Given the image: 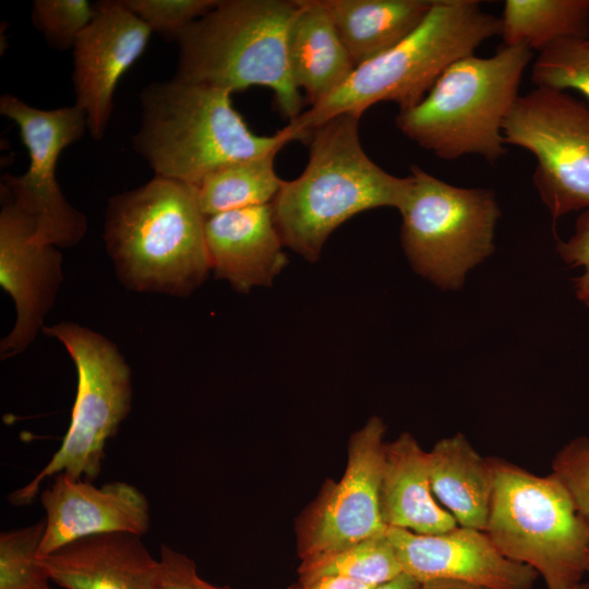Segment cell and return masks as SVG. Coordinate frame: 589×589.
I'll list each match as a JSON object with an SVG mask.
<instances>
[{"label":"cell","mask_w":589,"mask_h":589,"mask_svg":"<svg viewBox=\"0 0 589 589\" xmlns=\"http://www.w3.org/2000/svg\"><path fill=\"white\" fill-rule=\"evenodd\" d=\"M359 118L340 115L310 131L302 173L284 180L272 202L285 247L309 262L320 259L333 231L361 212L402 207L410 177H396L364 152Z\"/></svg>","instance_id":"cell-1"},{"label":"cell","mask_w":589,"mask_h":589,"mask_svg":"<svg viewBox=\"0 0 589 589\" xmlns=\"http://www.w3.org/2000/svg\"><path fill=\"white\" fill-rule=\"evenodd\" d=\"M197 188L154 176L108 199L104 241L129 289L187 297L211 268Z\"/></svg>","instance_id":"cell-2"},{"label":"cell","mask_w":589,"mask_h":589,"mask_svg":"<svg viewBox=\"0 0 589 589\" xmlns=\"http://www.w3.org/2000/svg\"><path fill=\"white\" fill-rule=\"evenodd\" d=\"M226 89L173 76L141 93V125L133 147L155 176L197 187L227 164L280 151L296 141L286 125L273 135L252 132Z\"/></svg>","instance_id":"cell-3"},{"label":"cell","mask_w":589,"mask_h":589,"mask_svg":"<svg viewBox=\"0 0 589 589\" xmlns=\"http://www.w3.org/2000/svg\"><path fill=\"white\" fill-rule=\"evenodd\" d=\"M501 19L477 0H434L423 22L402 41L362 63L332 94L289 121L297 141L340 115L360 119L372 105L392 101L399 111L418 105L455 61L501 35Z\"/></svg>","instance_id":"cell-4"},{"label":"cell","mask_w":589,"mask_h":589,"mask_svg":"<svg viewBox=\"0 0 589 589\" xmlns=\"http://www.w3.org/2000/svg\"><path fill=\"white\" fill-rule=\"evenodd\" d=\"M299 0H219L178 37L176 77L233 94L273 91L281 115L296 119L302 98L288 61V38Z\"/></svg>","instance_id":"cell-5"},{"label":"cell","mask_w":589,"mask_h":589,"mask_svg":"<svg viewBox=\"0 0 589 589\" xmlns=\"http://www.w3.org/2000/svg\"><path fill=\"white\" fill-rule=\"evenodd\" d=\"M531 59L529 47L516 45L455 61L418 105L398 112L397 128L441 159L478 155L495 163L506 154L503 125Z\"/></svg>","instance_id":"cell-6"},{"label":"cell","mask_w":589,"mask_h":589,"mask_svg":"<svg viewBox=\"0 0 589 589\" xmlns=\"http://www.w3.org/2000/svg\"><path fill=\"white\" fill-rule=\"evenodd\" d=\"M493 490L484 532L507 558L531 567L546 588L578 582L589 561V527L551 472L537 476L489 458Z\"/></svg>","instance_id":"cell-7"},{"label":"cell","mask_w":589,"mask_h":589,"mask_svg":"<svg viewBox=\"0 0 589 589\" xmlns=\"http://www.w3.org/2000/svg\"><path fill=\"white\" fill-rule=\"evenodd\" d=\"M43 333L59 340L71 357L77 373L76 397L60 447L32 481L9 495L16 506L32 503L43 482L58 473L95 480L107 442L131 410V370L112 341L73 322L45 326Z\"/></svg>","instance_id":"cell-8"},{"label":"cell","mask_w":589,"mask_h":589,"mask_svg":"<svg viewBox=\"0 0 589 589\" xmlns=\"http://www.w3.org/2000/svg\"><path fill=\"white\" fill-rule=\"evenodd\" d=\"M400 208L404 251L422 277L443 289L462 286L466 274L494 251L500 207L492 190L461 188L411 167Z\"/></svg>","instance_id":"cell-9"},{"label":"cell","mask_w":589,"mask_h":589,"mask_svg":"<svg viewBox=\"0 0 589 589\" xmlns=\"http://www.w3.org/2000/svg\"><path fill=\"white\" fill-rule=\"evenodd\" d=\"M505 144L537 159L532 182L553 221L589 209V106L565 91L519 96L503 125Z\"/></svg>","instance_id":"cell-10"},{"label":"cell","mask_w":589,"mask_h":589,"mask_svg":"<svg viewBox=\"0 0 589 589\" xmlns=\"http://www.w3.org/2000/svg\"><path fill=\"white\" fill-rule=\"evenodd\" d=\"M0 113L15 122L29 156L23 175L2 176L0 192L33 217L36 242L59 249L76 245L86 235L87 220L63 195L56 166L61 152L87 130L86 113L75 104L39 109L11 94L0 97Z\"/></svg>","instance_id":"cell-11"},{"label":"cell","mask_w":589,"mask_h":589,"mask_svg":"<svg viewBox=\"0 0 589 589\" xmlns=\"http://www.w3.org/2000/svg\"><path fill=\"white\" fill-rule=\"evenodd\" d=\"M386 426L371 417L348 443L339 481L327 479L296 522L300 560L329 553L386 530L381 514V483Z\"/></svg>","instance_id":"cell-12"},{"label":"cell","mask_w":589,"mask_h":589,"mask_svg":"<svg viewBox=\"0 0 589 589\" xmlns=\"http://www.w3.org/2000/svg\"><path fill=\"white\" fill-rule=\"evenodd\" d=\"M33 217L1 192L0 286L12 298L16 320L0 341V357L26 350L44 329L63 280L59 248L34 240Z\"/></svg>","instance_id":"cell-13"},{"label":"cell","mask_w":589,"mask_h":589,"mask_svg":"<svg viewBox=\"0 0 589 589\" xmlns=\"http://www.w3.org/2000/svg\"><path fill=\"white\" fill-rule=\"evenodd\" d=\"M97 13L73 47L75 105L87 118V130L101 140L113 110V94L122 75L145 51L151 28L122 0L98 1Z\"/></svg>","instance_id":"cell-14"},{"label":"cell","mask_w":589,"mask_h":589,"mask_svg":"<svg viewBox=\"0 0 589 589\" xmlns=\"http://www.w3.org/2000/svg\"><path fill=\"white\" fill-rule=\"evenodd\" d=\"M404 574L420 584L454 580L488 589H532L538 574L503 555L489 536L457 526L437 534L387 527Z\"/></svg>","instance_id":"cell-15"},{"label":"cell","mask_w":589,"mask_h":589,"mask_svg":"<svg viewBox=\"0 0 589 589\" xmlns=\"http://www.w3.org/2000/svg\"><path fill=\"white\" fill-rule=\"evenodd\" d=\"M52 478L51 484L39 493L46 513L39 557L87 536L115 531L144 536L147 532L148 502L136 486L124 481L96 486L92 481L62 472Z\"/></svg>","instance_id":"cell-16"},{"label":"cell","mask_w":589,"mask_h":589,"mask_svg":"<svg viewBox=\"0 0 589 589\" xmlns=\"http://www.w3.org/2000/svg\"><path fill=\"white\" fill-rule=\"evenodd\" d=\"M211 268L240 293L272 286L288 263L272 204L205 217Z\"/></svg>","instance_id":"cell-17"},{"label":"cell","mask_w":589,"mask_h":589,"mask_svg":"<svg viewBox=\"0 0 589 589\" xmlns=\"http://www.w3.org/2000/svg\"><path fill=\"white\" fill-rule=\"evenodd\" d=\"M142 537L122 531L87 536L39 558L62 589H155L159 563Z\"/></svg>","instance_id":"cell-18"},{"label":"cell","mask_w":589,"mask_h":589,"mask_svg":"<svg viewBox=\"0 0 589 589\" xmlns=\"http://www.w3.org/2000/svg\"><path fill=\"white\" fill-rule=\"evenodd\" d=\"M381 514L386 527L437 534L458 526L432 491L428 452L408 432L385 443Z\"/></svg>","instance_id":"cell-19"},{"label":"cell","mask_w":589,"mask_h":589,"mask_svg":"<svg viewBox=\"0 0 589 589\" xmlns=\"http://www.w3.org/2000/svg\"><path fill=\"white\" fill-rule=\"evenodd\" d=\"M299 4L289 32L288 61L294 85L312 107L336 91L356 64L320 1Z\"/></svg>","instance_id":"cell-20"},{"label":"cell","mask_w":589,"mask_h":589,"mask_svg":"<svg viewBox=\"0 0 589 589\" xmlns=\"http://www.w3.org/2000/svg\"><path fill=\"white\" fill-rule=\"evenodd\" d=\"M432 491L458 526L485 530L493 478L483 458L462 433L437 441L428 452Z\"/></svg>","instance_id":"cell-21"},{"label":"cell","mask_w":589,"mask_h":589,"mask_svg":"<svg viewBox=\"0 0 589 589\" xmlns=\"http://www.w3.org/2000/svg\"><path fill=\"white\" fill-rule=\"evenodd\" d=\"M356 67L394 48L425 19L434 0H318Z\"/></svg>","instance_id":"cell-22"},{"label":"cell","mask_w":589,"mask_h":589,"mask_svg":"<svg viewBox=\"0 0 589 589\" xmlns=\"http://www.w3.org/2000/svg\"><path fill=\"white\" fill-rule=\"evenodd\" d=\"M500 19L504 46L541 52L562 39H589V0H506Z\"/></svg>","instance_id":"cell-23"},{"label":"cell","mask_w":589,"mask_h":589,"mask_svg":"<svg viewBox=\"0 0 589 589\" xmlns=\"http://www.w3.org/2000/svg\"><path fill=\"white\" fill-rule=\"evenodd\" d=\"M278 152L237 160L207 175L196 187L203 214L272 204L284 182L274 167Z\"/></svg>","instance_id":"cell-24"},{"label":"cell","mask_w":589,"mask_h":589,"mask_svg":"<svg viewBox=\"0 0 589 589\" xmlns=\"http://www.w3.org/2000/svg\"><path fill=\"white\" fill-rule=\"evenodd\" d=\"M298 574L300 581L337 576L378 587L402 570L385 530L346 548L302 560Z\"/></svg>","instance_id":"cell-25"},{"label":"cell","mask_w":589,"mask_h":589,"mask_svg":"<svg viewBox=\"0 0 589 589\" xmlns=\"http://www.w3.org/2000/svg\"><path fill=\"white\" fill-rule=\"evenodd\" d=\"M45 529L43 518L0 533V589H56L38 556Z\"/></svg>","instance_id":"cell-26"},{"label":"cell","mask_w":589,"mask_h":589,"mask_svg":"<svg viewBox=\"0 0 589 589\" xmlns=\"http://www.w3.org/2000/svg\"><path fill=\"white\" fill-rule=\"evenodd\" d=\"M537 87L575 89L589 101V39H562L541 51L532 64Z\"/></svg>","instance_id":"cell-27"},{"label":"cell","mask_w":589,"mask_h":589,"mask_svg":"<svg viewBox=\"0 0 589 589\" xmlns=\"http://www.w3.org/2000/svg\"><path fill=\"white\" fill-rule=\"evenodd\" d=\"M97 13V4L88 0H35L31 17L47 44L68 50Z\"/></svg>","instance_id":"cell-28"},{"label":"cell","mask_w":589,"mask_h":589,"mask_svg":"<svg viewBox=\"0 0 589 589\" xmlns=\"http://www.w3.org/2000/svg\"><path fill=\"white\" fill-rule=\"evenodd\" d=\"M152 32L166 39H178L195 20L211 11L219 0H122Z\"/></svg>","instance_id":"cell-29"},{"label":"cell","mask_w":589,"mask_h":589,"mask_svg":"<svg viewBox=\"0 0 589 589\" xmlns=\"http://www.w3.org/2000/svg\"><path fill=\"white\" fill-rule=\"evenodd\" d=\"M552 473L589 527V437L579 436L565 444L552 461Z\"/></svg>","instance_id":"cell-30"},{"label":"cell","mask_w":589,"mask_h":589,"mask_svg":"<svg viewBox=\"0 0 589 589\" xmlns=\"http://www.w3.org/2000/svg\"><path fill=\"white\" fill-rule=\"evenodd\" d=\"M155 589H232L215 586L202 579L192 558L161 544Z\"/></svg>","instance_id":"cell-31"},{"label":"cell","mask_w":589,"mask_h":589,"mask_svg":"<svg viewBox=\"0 0 589 589\" xmlns=\"http://www.w3.org/2000/svg\"><path fill=\"white\" fill-rule=\"evenodd\" d=\"M561 259L572 267L582 268L575 278L577 299L589 308V209L584 211L576 220L574 233L566 241H558Z\"/></svg>","instance_id":"cell-32"},{"label":"cell","mask_w":589,"mask_h":589,"mask_svg":"<svg viewBox=\"0 0 589 589\" xmlns=\"http://www.w3.org/2000/svg\"><path fill=\"white\" fill-rule=\"evenodd\" d=\"M349 578L337 576H324L316 579L300 581L291 585L288 589H375Z\"/></svg>","instance_id":"cell-33"},{"label":"cell","mask_w":589,"mask_h":589,"mask_svg":"<svg viewBox=\"0 0 589 589\" xmlns=\"http://www.w3.org/2000/svg\"><path fill=\"white\" fill-rule=\"evenodd\" d=\"M420 589H488L484 587L474 586L471 584L454 581V580H430L422 582Z\"/></svg>","instance_id":"cell-34"},{"label":"cell","mask_w":589,"mask_h":589,"mask_svg":"<svg viewBox=\"0 0 589 589\" xmlns=\"http://www.w3.org/2000/svg\"><path fill=\"white\" fill-rule=\"evenodd\" d=\"M420 586L421 584L419 581L402 573L395 579L383 584L375 589H420Z\"/></svg>","instance_id":"cell-35"},{"label":"cell","mask_w":589,"mask_h":589,"mask_svg":"<svg viewBox=\"0 0 589 589\" xmlns=\"http://www.w3.org/2000/svg\"><path fill=\"white\" fill-rule=\"evenodd\" d=\"M546 589H589V582H574L569 585L558 586V587H552Z\"/></svg>","instance_id":"cell-36"},{"label":"cell","mask_w":589,"mask_h":589,"mask_svg":"<svg viewBox=\"0 0 589 589\" xmlns=\"http://www.w3.org/2000/svg\"><path fill=\"white\" fill-rule=\"evenodd\" d=\"M587 574H589V561H588V565H587Z\"/></svg>","instance_id":"cell-37"}]
</instances>
